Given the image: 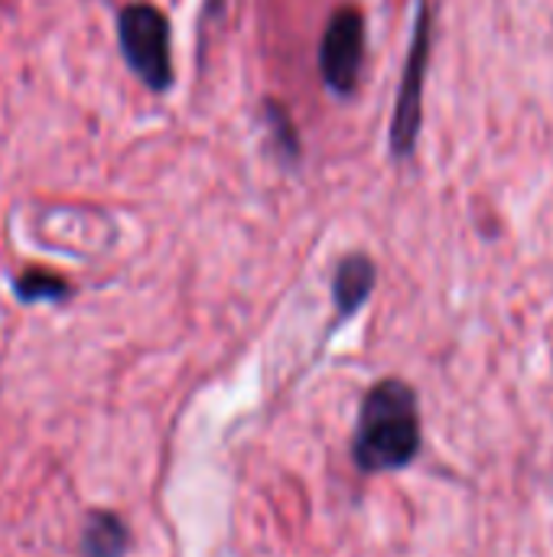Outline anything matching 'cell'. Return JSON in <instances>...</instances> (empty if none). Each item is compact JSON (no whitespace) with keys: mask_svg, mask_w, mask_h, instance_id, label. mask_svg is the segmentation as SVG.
I'll return each mask as SVG.
<instances>
[{"mask_svg":"<svg viewBox=\"0 0 553 557\" xmlns=\"http://www.w3.org/2000/svg\"><path fill=\"white\" fill-rule=\"evenodd\" d=\"M117 39L124 49L127 65L153 88L163 91L173 82V59H169V23L150 3H130L121 10Z\"/></svg>","mask_w":553,"mask_h":557,"instance_id":"cell-2","label":"cell"},{"mask_svg":"<svg viewBox=\"0 0 553 557\" xmlns=\"http://www.w3.org/2000/svg\"><path fill=\"white\" fill-rule=\"evenodd\" d=\"M375 287V264L372 258L365 255H349L339 271H336V281H332V300H336V310L339 317H352L372 294Z\"/></svg>","mask_w":553,"mask_h":557,"instance_id":"cell-5","label":"cell"},{"mask_svg":"<svg viewBox=\"0 0 553 557\" xmlns=\"http://www.w3.org/2000/svg\"><path fill=\"white\" fill-rule=\"evenodd\" d=\"M16 290H20V297H26V300H42V297H62L65 294V284L59 281V277H49V274H26V277H20L16 281Z\"/></svg>","mask_w":553,"mask_h":557,"instance_id":"cell-7","label":"cell"},{"mask_svg":"<svg viewBox=\"0 0 553 557\" xmlns=\"http://www.w3.org/2000/svg\"><path fill=\"white\" fill-rule=\"evenodd\" d=\"M362 59H365V20L355 7H342L323 33L319 69L326 85L339 95H349L359 85Z\"/></svg>","mask_w":553,"mask_h":557,"instance_id":"cell-4","label":"cell"},{"mask_svg":"<svg viewBox=\"0 0 553 557\" xmlns=\"http://www.w3.org/2000/svg\"><path fill=\"white\" fill-rule=\"evenodd\" d=\"M420 441V408L414 388L401 379H381L372 385L352 437L355 467L362 473L404 470L417 460Z\"/></svg>","mask_w":553,"mask_h":557,"instance_id":"cell-1","label":"cell"},{"mask_svg":"<svg viewBox=\"0 0 553 557\" xmlns=\"http://www.w3.org/2000/svg\"><path fill=\"white\" fill-rule=\"evenodd\" d=\"M127 525L111 516V512H95L85 525L81 535V552L85 557H124L127 555Z\"/></svg>","mask_w":553,"mask_h":557,"instance_id":"cell-6","label":"cell"},{"mask_svg":"<svg viewBox=\"0 0 553 557\" xmlns=\"http://www.w3.org/2000/svg\"><path fill=\"white\" fill-rule=\"evenodd\" d=\"M427 59H430V10L424 3L420 16H417L411 55H407V65H404V78H401V91H398V104H394V121H391V150L398 157H407L414 150V144H417V134H420V121H424L420 101H424Z\"/></svg>","mask_w":553,"mask_h":557,"instance_id":"cell-3","label":"cell"}]
</instances>
